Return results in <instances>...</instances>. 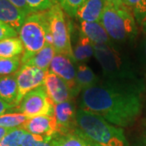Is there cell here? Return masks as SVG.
<instances>
[{
  "label": "cell",
  "mask_w": 146,
  "mask_h": 146,
  "mask_svg": "<svg viewBox=\"0 0 146 146\" xmlns=\"http://www.w3.org/2000/svg\"><path fill=\"white\" fill-rule=\"evenodd\" d=\"M43 86L54 105L72 100V95L68 84L50 71H48L46 76Z\"/></svg>",
  "instance_id": "cell-11"
},
{
  "label": "cell",
  "mask_w": 146,
  "mask_h": 146,
  "mask_svg": "<svg viewBox=\"0 0 146 146\" xmlns=\"http://www.w3.org/2000/svg\"><path fill=\"white\" fill-rule=\"evenodd\" d=\"M13 36H18V33L8 25L0 21V41Z\"/></svg>",
  "instance_id": "cell-29"
},
{
  "label": "cell",
  "mask_w": 146,
  "mask_h": 146,
  "mask_svg": "<svg viewBox=\"0 0 146 146\" xmlns=\"http://www.w3.org/2000/svg\"><path fill=\"white\" fill-rule=\"evenodd\" d=\"M18 35L25 49L21 55V65L25 64L46 44L53 46L46 11L35 12L27 16Z\"/></svg>",
  "instance_id": "cell-4"
},
{
  "label": "cell",
  "mask_w": 146,
  "mask_h": 146,
  "mask_svg": "<svg viewBox=\"0 0 146 146\" xmlns=\"http://www.w3.org/2000/svg\"><path fill=\"white\" fill-rule=\"evenodd\" d=\"M76 129L99 146L129 145L122 127L110 123L100 115L80 108L76 111Z\"/></svg>",
  "instance_id": "cell-2"
},
{
  "label": "cell",
  "mask_w": 146,
  "mask_h": 146,
  "mask_svg": "<svg viewBox=\"0 0 146 146\" xmlns=\"http://www.w3.org/2000/svg\"><path fill=\"white\" fill-rule=\"evenodd\" d=\"M27 15L8 0H0V21L19 33Z\"/></svg>",
  "instance_id": "cell-13"
},
{
  "label": "cell",
  "mask_w": 146,
  "mask_h": 146,
  "mask_svg": "<svg viewBox=\"0 0 146 146\" xmlns=\"http://www.w3.org/2000/svg\"><path fill=\"white\" fill-rule=\"evenodd\" d=\"M94 57L102 68L105 80L118 82L140 80L130 60L114 44L94 46Z\"/></svg>",
  "instance_id": "cell-5"
},
{
  "label": "cell",
  "mask_w": 146,
  "mask_h": 146,
  "mask_svg": "<svg viewBox=\"0 0 146 146\" xmlns=\"http://www.w3.org/2000/svg\"><path fill=\"white\" fill-rule=\"evenodd\" d=\"M27 131L23 127L11 129L0 141V146H21Z\"/></svg>",
  "instance_id": "cell-23"
},
{
  "label": "cell",
  "mask_w": 146,
  "mask_h": 146,
  "mask_svg": "<svg viewBox=\"0 0 146 146\" xmlns=\"http://www.w3.org/2000/svg\"><path fill=\"white\" fill-rule=\"evenodd\" d=\"M144 89L141 80H99L80 93L79 108L100 115L116 127H128L141 115Z\"/></svg>",
  "instance_id": "cell-1"
},
{
  "label": "cell",
  "mask_w": 146,
  "mask_h": 146,
  "mask_svg": "<svg viewBox=\"0 0 146 146\" xmlns=\"http://www.w3.org/2000/svg\"><path fill=\"white\" fill-rule=\"evenodd\" d=\"M100 23L113 42H131L138 35L136 19L123 3L106 0Z\"/></svg>",
  "instance_id": "cell-3"
},
{
  "label": "cell",
  "mask_w": 146,
  "mask_h": 146,
  "mask_svg": "<svg viewBox=\"0 0 146 146\" xmlns=\"http://www.w3.org/2000/svg\"><path fill=\"white\" fill-rule=\"evenodd\" d=\"M54 146H87L86 138L77 129L54 138Z\"/></svg>",
  "instance_id": "cell-21"
},
{
  "label": "cell",
  "mask_w": 146,
  "mask_h": 146,
  "mask_svg": "<svg viewBox=\"0 0 146 146\" xmlns=\"http://www.w3.org/2000/svg\"><path fill=\"white\" fill-rule=\"evenodd\" d=\"M0 99L15 108L16 107L17 83L16 74L0 76Z\"/></svg>",
  "instance_id": "cell-17"
},
{
  "label": "cell",
  "mask_w": 146,
  "mask_h": 146,
  "mask_svg": "<svg viewBox=\"0 0 146 146\" xmlns=\"http://www.w3.org/2000/svg\"><path fill=\"white\" fill-rule=\"evenodd\" d=\"M24 45L19 36H13L0 41V58H11L21 56L24 53Z\"/></svg>",
  "instance_id": "cell-20"
},
{
  "label": "cell",
  "mask_w": 146,
  "mask_h": 146,
  "mask_svg": "<svg viewBox=\"0 0 146 146\" xmlns=\"http://www.w3.org/2000/svg\"><path fill=\"white\" fill-rule=\"evenodd\" d=\"M74 61L71 58L65 54L56 53L53 58L50 65L49 71L55 74L68 84L73 97L77 95L76 84V68L74 65Z\"/></svg>",
  "instance_id": "cell-9"
},
{
  "label": "cell",
  "mask_w": 146,
  "mask_h": 146,
  "mask_svg": "<svg viewBox=\"0 0 146 146\" xmlns=\"http://www.w3.org/2000/svg\"><path fill=\"white\" fill-rule=\"evenodd\" d=\"M141 53H142V56H143V62H144L146 69V36L142 43V52Z\"/></svg>",
  "instance_id": "cell-33"
},
{
  "label": "cell",
  "mask_w": 146,
  "mask_h": 146,
  "mask_svg": "<svg viewBox=\"0 0 146 146\" xmlns=\"http://www.w3.org/2000/svg\"><path fill=\"white\" fill-rule=\"evenodd\" d=\"M21 127L27 132L34 135L48 136L59 135L54 116L42 115L29 118Z\"/></svg>",
  "instance_id": "cell-12"
},
{
  "label": "cell",
  "mask_w": 146,
  "mask_h": 146,
  "mask_svg": "<svg viewBox=\"0 0 146 146\" xmlns=\"http://www.w3.org/2000/svg\"><path fill=\"white\" fill-rule=\"evenodd\" d=\"M76 111L72 100L54 105V114L58 134L64 135L76 129Z\"/></svg>",
  "instance_id": "cell-10"
},
{
  "label": "cell",
  "mask_w": 146,
  "mask_h": 146,
  "mask_svg": "<svg viewBox=\"0 0 146 146\" xmlns=\"http://www.w3.org/2000/svg\"><path fill=\"white\" fill-rule=\"evenodd\" d=\"M8 1L11 2L13 5L16 6L17 8H19L20 10L24 11L27 16L33 13L31 9L29 8V7L27 3L26 0H8Z\"/></svg>",
  "instance_id": "cell-30"
},
{
  "label": "cell",
  "mask_w": 146,
  "mask_h": 146,
  "mask_svg": "<svg viewBox=\"0 0 146 146\" xmlns=\"http://www.w3.org/2000/svg\"><path fill=\"white\" fill-rule=\"evenodd\" d=\"M80 33L86 36L94 46L114 44L100 22H80Z\"/></svg>",
  "instance_id": "cell-15"
},
{
  "label": "cell",
  "mask_w": 146,
  "mask_h": 146,
  "mask_svg": "<svg viewBox=\"0 0 146 146\" xmlns=\"http://www.w3.org/2000/svg\"><path fill=\"white\" fill-rule=\"evenodd\" d=\"M94 45L86 36L80 33L78 41L73 47V54L76 63L86 62L90 58L94 56Z\"/></svg>",
  "instance_id": "cell-19"
},
{
  "label": "cell",
  "mask_w": 146,
  "mask_h": 146,
  "mask_svg": "<svg viewBox=\"0 0 146 146\" xmlns=\"http://www.w3.org/2000/svg\"><path fill=\"white\" fill-rule=\"evenodd\" d=\"M21 66V56L5 58H0V76L16 74Z\"/></svg>",
  "instance_id": "cell-24"
},
{
  "label": "cell",
  "mask_w": 146,
  "mask_h": 146,
  "mask_svg": "<svg viewBox=\"0 0 146 146\" xmlns=\"http://www.w3.org/2000/svg\"><path fill=\"white\" fill-rule=\"evenodd\" d=\"M110 1H113V2H118V3H124L123 0H110Z\"/></svg>",
  "instance_id": "cell-37"
},
{
  "label": "cell",
  "mask_w": 146,
  "mask_h": 146,
  "mask_svg": "<svg viewBox=\"0 0 146 146\" xmlns=\"http://www.w3.org/2000/svg\"><path fill=\"white\" fill-rule=\"evenodd\" d=\"M131 11L136 22L141 25L146 16V0H123Z\"/></svg>",
  "instance_id": "cell-26"
},
{
  "label": "cell",
  "mask_w": 146,
  "mask_h": 146,
  "mask_svg": "<svg viewBox=\"0 0 146 146\" xmlns=\"http://www.w3.org/2000/svg\"><path fill=\"white\" fill-rule=\"evenodd\" d=\"M86 138V137H85ZM86 141H87V146H99L98 145H96V144H94L93 142H91L90 141H89L87 138H86Z\"/></svg>",
  "instance_id": "cell-36"
},
{
  "label": "cell",
  "mask_w": 146,
  "mask_h": 146,
  "mask_svg": "<svg viewBox=\"0 0 146 146\" xmlns=\"http://www.w3.org/2000/svg\"><path fill=\"white\" fill-rule=\"evenodd\" d=\"M26 2L33 13L46 11L58 3L57 0H26Z\"/></svg>",
  "instance_id": "cell-27"
},
{
  "label": "cell",
  "mask_w": 146,
  "mask_h": 146,
  "mask_svg": "<svg viewBox=\"0 0 146 146\" xmlns=\"http://www.w3.org/2000/svg\"><path fill=\"white\" fill-rule=\"evenodd\" d=\"M48 71L49 70H42L26 64L21 65L16 73L17 83L16 107L28 93L43 85Z\"/></svg>",
  "instance_id": "cell-8"
},
{
  "label": "cell",
  "mask_w": 146,
  "mask_h": 146,
  "mask_svg": "<svg viewBox=\"0 0 146 146\" xmlns=\"http://www.w3.org/2000/svg\"><path fill=\"white\" fill-rule=\"evenodd\" d=\"M138 146H146V122L143 125L142 133H141V137H140Z\"/></svg>",
  "instance_id": "cell-32"
},
{
  "label": "cell",
  "mask_w": 146,
  "mask_h": 146,
  "mask_svg": "<svg viewBox=\"0 0 146 146\" xmlns=\"http://www.w3.org/2000/svg\"><path fill=\"white\" fill-rule=\"evenodd\" d=\"M141 26H142V29H143V30H144V32L146 33V16L145 18V20L143 21V22H142V24L141 25Z\"/></svg>",
  "instance_id": "cell-35"
},
{
  "label": "cell",
  "mask_w": 146,
  "mask_h": 146,
  "mask_svg": "<svg viewBox=\"0 0 146 146\" xmlns=\"http://www.w3.org/2000/svg\"><path fill=\"white\" fill-rule=\"evenodd\" d=\"M46 14L50 24L53 46L55 51L67 55L76 63L71 42L70 30L62 7L57 3L46 11Z\"/></svg>",
  "instance_id": "cell-6"
},
{
  "label": "cell",
  "mask_w": 146,
  "mask_h": 146,
  "mask_svg": "<svg viewBox=\"0 0 146 146\" xmlns=\"http://www.w3.org/2000/svg\"><path fill=\"white\" fill-rule=\"evenodd\" d=\"M55 136H39L27 132L21 146H54V138Z\"/></svg>",
  "instance_id": "cell-25"
},
{
  "label": "cell",
  "mask_w": 146,
  "mask_h": 146,
  "mask_svg": "<svg viewBox=\"0 0 146 146\" xmlns=\"http://www.w3.org/2000/svg\"><path fill=\"white\" fill-rule=\"evenodd\" d=\"M16 110L25 115L29 119L42 115L54 116V103L42 85L28 93L16 107Z\"/></svg>",
  "instance_id": "cell-7"
},
{
  "label": "cell",
  "mask_w": 146,
  "mask_h": 146,
  "mask_svg": "<svg viewBox=\"0 0 146 146\" xmlns=\"http://www.w3.org/2000/svg\"><path fill=\"white\" fill-rule=\"evenodd\" d=\"M98 76L84 63H78L76 73V84L77 94L81 93L83 90L92 87L93 85L99 82Z\"/></svg>",
  "instance_id": "cell-16"
},
{
  "label": "cell",
  "mask_w": 146,
  "mask_h": 146,
  "mask_svg": "<svg viewBox=\"0 0 146 146\" xmlns=\"http://www.w3.org/2000/svg\"><path fill=\"white\" fill-rule=\"evenodd\" d=\"M29 119L26 115L21 112H7L0 115V127L8 129L21 127Z\"/></svg>",
  "instance_id": "cell-22"
},
{
  "label": "cell",
  "mask_w": 146,
  "mask_h": 146,
  "mask_svg": "<svg viewBox=\"0 0 146 146\" xmlns=\"http://www.w3.org/2000/svg\"><path fill=\"white\" fill-rule=\"evenodd\" d=\"M56 51L52 45L46 44L40 51L31 57L25 64L40 68L42 70H49L53 58ZM23 65V64H22Z\"/></svg>",
  "instance_id": "cell-18"
},
{
  "label": "cell",
  "mask_w": 146,
  "mask_h": 146,
  "mask_svg": "<svg viewBox=\"0 0 146 146\" xmlns=\"http://www.w3.org/2000/svg\"><path fill=\"white\" fill-rule=\"evenodd\" d=\"M84 0H57L58 3L62 7L63 11L69 16L75 17L78 9L82 5Z\"/></svg>",
  "instance_id": "cell-28"
},
{
  "label": "cell",
  "mask_w": 146,
  "mask_h": 146,
  "mask_svg": "<svg viewBox=\"0 0 146 146\" xmlns=\"http://www.w3.org/2000/svg\"><path fill=\"white\" fill-rule=\"evenodd\" d=\"M106 0H84L76 18L80 22H100Z\"/></svg>",
  "instance_id": "cell-14"
},
{
  "label": "cell",
  "mask_w": 146,
  "mask_h": 146,
  "mask_svg": "<svg viewBox=\"0 0 146 146\" xmlns=\"http://www.w3.org/2000/svg\"><path fill=\"white\" fill-rule=\"evenodd\" d=\"M10 130L11 129H8V128L0 127V141H1V140L6 136V134H7Z\"/></svg>",
  "instance_id": "cell-34"
},
{
  "label": "cell",
  "mask_w": 146,
  "mask_h": 146,
  "mask_svg": "<svg viewBox=\"0 0 146 146\" xmlns=\"http://www.w3.org/2000/svg\"><path fill=\"white\" fill-rule=\"evenodd\" d=\"M15 107H13L12 106L7 104L4 101L0 99V115H3L7 112H9L11 110H14Z\"/></svg>",
  "instance_id": "cell-31"
}]
</instances>
